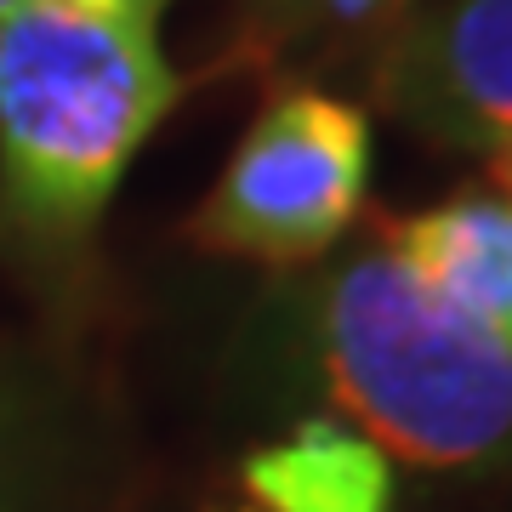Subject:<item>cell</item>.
I'll return each mask as SVG.
<instances>
[{"mask_svg": "<svg viewBox=\"0 0 512 512\" xmlns=\"http://www.w3.org/2000/svg\"><path fill=\"white\" fill-rule=\"evenodd\" d=\"M313 359L382 456L433 473L512 461V342L427 296L382 245L319 285Z\"/></svg>", "mask_w": 512, "mask_h": 512, "instance_id": "cell-2", "label": "cell"}, {"mask_svg": "<svg viewBox=\"0 0 512 512\" xmlns=\"http://www.w3.org/2000/svg\"><path fill=\"white\" fill-rule=\"evenodd\" d=\"M370 183V114L330 92H279L245 126L183 234L194 251L302 268L353 228Z\"/></svg>", "mask_w": 512, "mask_h": 512, "instance_id": "cell-3", "label": "cell"}, {"mask_svg": "<svg viewBox=\"0 0 512 512\" xmlns=\"http://www.w3.org/2000/svg\"><path fill=\"white\" fill-rule=\"evenodd\" d=\"M245 495L262 512H387V456L348 421L313 416L245 461Z\"/></svg>", "mask_w": 512, "mask_h": 512, "instance_id": "cell-6", "label": "cell"}, {"mask_svg": "<svg viewBox=\"0 0 512 512\" xmlns=\"http://www.w3.org/2000/svg\"><path fill=\"white\" fill-rule=\"evenodd\" d=\"M376 97L433 143H512V0H416L387 23Z\"/></svg>", "mask_w": 512, "mask_h": 512, "instance_id": "cell-4", "label": "cell"}, {"mask_svg": "<svg viewBox=\"0 0 512 512\" xmlns=\"http://www.w3.org/2000/svg\"><path fill=\"white\" fill-rule=\"evenodd\" d=\"M183 80L160 18L23 0L0 18V222L35 251H80Z\"/></svg>", "mask_w": 512, "mask_h": 512, "instance_id": "cell-1", "label": "cell"}, {"mask_svg": "<svg viewBox=\"0 0 512 512\" xmlns=\"http://www.w3.org/2000/svg\"><path fill=\"white\" fill-rule=\"evenodd\" d=\"M268 6L302 23H330V29H376V23H393L416 0H268Z\"/></svg>", "mask_w": 512, "mask_h": 512, "instance_id": "cell-7", "label": "cell"}, {"mask_svg": "<svg viewBox=\"0 0 512 512\" xmlns=\"http://www.w3.org/2000/svg\"><path fill=\"white\" fill-rule=\"evenodd\" d=\"M57 6H80V12H109V18H160L165 0H57Z\"/></svg>", "mask_w": 512, "mask_h": 512, "instance_id": "cell-8", "label": "cell"}, {"mask_svg": "<svg viewBox=\"0 0 512 512\" xmlns=\"http://www.w3.org/2000/svg\"><path fill=\"white\" fill-rule=\"evenodd\" d=\"M382 251L427 296L512 342V200L456 194L382 222Z\"/></svg>", "mask_w": 512, "mask_h": 512, "instance_id": "cell-5", "label": "cell"}, {"mask_svg": "<svg viewBox=\"0 0 512 512\" xmlns=\"http://www.w3.org/2000/svg\"><path fill=\"white\" fill-rule=\"evenodd\" d=\"M490 160V177H495V194L501 200H512V143H501L495 154H484Z\"/></svg>", "mask_w": 512, "mask_h": 512, "instance_id": "cell-9", "label": "cell"}, {"mask_svg": "<svg viewBox=\"0 0 512 512\" xmlns=\"http://www.w3.org/2000/svg\"><path fill=\"white\" fill-rule=\"evenodd\" d=\"M23 0H0V18H6V12H18Z\"/></svg>", "mask_w": 512, "mask_h": 512, "instance_id": "cell-10", "label": "cell"}]
</instances>
